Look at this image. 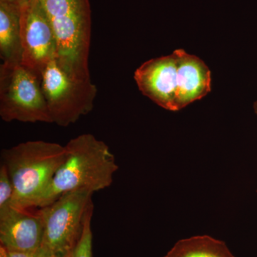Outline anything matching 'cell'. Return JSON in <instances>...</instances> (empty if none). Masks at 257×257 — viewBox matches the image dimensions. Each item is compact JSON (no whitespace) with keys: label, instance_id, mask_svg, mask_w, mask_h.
Masks as SVG:
<instances>
[{"label":"cell","instance_id":"cell-1","mask_svg":"<svg viewBox=\"0 0 257 257\" xmlns=\"http://www.w3.org/2000/svg\"><path fill=\"white\" fill-rule=\"evenodd\" d=\"M64 147L63 163L42 194L37 207H46L64 193L84 189L94 194L112 184L119 167L104 142L92 134H83Z\"/></svg>","mask_w":257,"mask_h":257},{"label":"cell","instance_id":"cell-2","mask_svg":"<svg viewBox=\"0 0 257 257\" xmlns=\"http://www.w3.org/2000/svg\"><path fill=\"white\" fill-rule=\"evenodd\" d=\"M65 147L49 142L28 141L1 152L14 187L10 206L20 209L37 207L56 172L63 163Z\"/></svg>","mask_w":257,"mask_h":257},{"label":"cell","instance_id":"cell-3","mask_svg":"<svg viewBox=\"0 0 257 257\" xmlns=\"http://www.w3.org/2000/svg\"><path fill=\"white\" fill-rule=\"evenodd\" d=\"M57 42V63L69 77L90 80L91 9L89 0H40Z\"/></svg>","mask_w":257,"mask_h":257},{"label":"cell","instance_id":"cell-4","mask_svg":"<svg viewBox=\"0 0 257 257\" xmlns=\"http://www.w3.org/2000/svg\"><path fill=\"white\" fill-rule=\"evenodd\" d=\"M0 116L6 122L52 123L40 74L21 63L1 64Z\"/></svg>","mask_w":257,"mask_h":257},{"label":"cell","instance_id":"cell-5","mask_svg":"<svg viewBox=\"0 0 257 257\" xmlns=\"http://www.w3.org/2000/svg\"><path fill=\"white\" fill-rule=\"evenodd\" d=\"M92 194L84 189L71 191L39 209L44 222L41 248L52 256L62 257L72 252L82 235Z\"/></svg>","mask_w":257,"mask_h":257},{"label":"cell","instance_id":"cell-6","mask_svg":"<svg viewBox=\"0 0 257 257\" xmlns=\"http://www.w3.org/2000/svg\"><path fill=\"white\" fill-rule=\"evenodd\" d=\"M40 76L52 123L65 127L92 110L97 89L91 79L72 78L56 60L45 66Z\"/></svg>","mask_w":257,"mask_h":257},{"label":"cell","instance_id":"cell-7","mask_svg":"<svg viewBox=\"0 0 257 257\" xmlns=\"http://www.w3.org/2000/svg\"><path fill=\"white\" fill-rule=\"evenodd\" d=\"M21 64L41 74L57 57V42L50 20L40 0H30L20 13Z\"/></svg>","mask_w":257,"mask_h":257},{"label":"cell","instance_id":"cell-8","mask_svg":"<svg viewBox=\"0 0 257 257\" xmlns=\"http://www.w3.org/2000/svg\"><path fill=\"white\" fill-rule=\"evenodd\" d=\"M134 77L143 95L163 109L177 111V62L174 52L147 61Z\"/></svg>","mask_w":257,"mask_h":257},{"label":"cell","instance_id":"cell-9","mask_svg":"<svg viewBox=\"0 0 257 257\" xmlns=\"http://www.w3.org/2000/svg\"><path fill=\"white\" fill-rule=\"evenodd\" d=\"M44 222L40 211L8 206L0 209V246L8 251L31 252L42 247Z\"/></svg>","mask_w":257,"mask_h":257},{"label":"cell","instance_id":"cell-10","mask_svg":"<svg viewBox=\"0 0 257 257\" xmlns=\"http://www.w3.org/2000/svg\"><path fill=\"white\" fill-rule=\"evenodd\" d=\"M177 62V111L211 92V71L204 61L184 50L174 51Z\"/></svg>","mask_w":257,"mask_h":257},{"label":"cell","instance_id":"cell-11","mask_svg":"<svg viewBox=\"0 0 257 257\" xmlns=\"http://www.w3.org/2000/svg\"><path fill=\"white\" fill-rule=\"evenodd\" d=\"M21 10L0 3V57L3 63H21Z\"/></svg>","mask_w":257,"mask_h":257},{"label":"cell","instance_id":"cell-12","mask_svg":"<svg viewBox=\"0 0 257 257\" xmlns=\"http://www.w3.org/2000/svg\"><path fill=\"white\" fill-rule=\"evenodd\" d=\"M163 257H234L224 241L207 236L179 240Z\"/></svg>","mask_w":257,"mask_h":257},{"label":"cell","instance_id":"cell-13","mask_svg":"<svg viewBox=\"0 0 257 257\" xmlns=\"http://www.w3.org/2000/svg\"><path fill=\"white\" fill-rule=\"evenodd\" d=\"M94 204L91 203L84 218V226L80 239L72 250L71 257H93V234L92 219Z\"/></svg>","mask_w":257,"mask_h":257},{"label":"cell","instance_id":"cell-14","mask_svg":"<svg viewBox=\"0 0 257 257\" xmlns=\"http://www.w3.org/2000/svg\"><path fill=\"white\" fill-rule=\"evenodd\" d=\"M14 194V187L6 167H0V209L10 206Z\"/></svg>","mask_w":257,"mask_h":257},{"label":"cell","instance_id":"cell-15","mask_svg":"<svg viewBox=\"0 0 257 257\" xmlns=\"http://www.w3.org/2000/svg\"><path fill=\"white\" fill-rule=\"evenodd\" d=\"M8 257H53L52 255L47 252L45 249L40 248L37 251L31 252H13V251H7Z\"/></svg>","mask_w":257,"mask_h":257},{"label":"cell","instance_id":"cell-16","mask_svg":"<svg viewBox=\"0 0 257 257\" xmlns=\"http://www.w3.org/2000/svg\"><path fill=\"white\" fill-rule=\"evenodd\" d=\"M29 1L30 0H0V3L10 5V6L13 7V8L21 10L24 5L28 3Z\"/></svg>","mask_w":257,"mask_h":257},{"label":"cell","instance_id":"cell-17","mask_svg":"<svg viewBox=\"0 0 257 257\" xmlns=\"http://www.w3.org/2000/svg\"><path fill=\"white\" fill-rule=\"evenodd\" d=\"M0 257H8L7 256V250L2 246H0Z\"/></svg>","mask_w":257,"mask_h":257},{"label":"cell","instance_id":"cell-18","mask_svg":"<svg viewBox=\"0 0 257 257\" xmlns=\"http://www.w3.org/2000/svg\"><path fill=\"white\" fill-rule=\"evenodd\" d=\"M253 111H254L255 114H256L257 116V100L253 103ZM257 192V189H256Z\"/></svg>","mask_w":257,"mask_h":257},{"label":"cell","instance_id":"cell-19","mask_svg":"<svg viewBox=\"0 0 257 257\" xmlns=\"http://www.w3.org/2000/svg\"><path fill=\"white\" fill-rule=\"evenodd\" d=\"M71 253H72V252L69 253H67V255H65V256H62V257H71ZM53 257H56V256H53Z\"/></svg>","mask_w":257,"mask_h":257}]
</instances>
